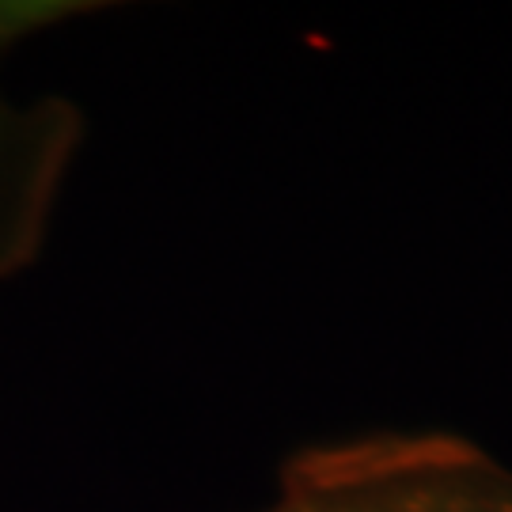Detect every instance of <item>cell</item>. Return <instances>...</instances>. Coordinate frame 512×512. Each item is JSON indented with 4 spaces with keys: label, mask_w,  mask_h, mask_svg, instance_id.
I'll list each match as a JSON object with an SVG mask.
<instances>
[{
    "label": "cell",
    "mask_w": 512,
    "mask_h": 512,
    "mask_svg": "<svg viewBox=\"0 0 512 512\" xmlns=\"http://www.w3.org/2000/svg\"><path fill=\"white\" fill-rule=\"evenodd\" d=\"M255 512H512V467L452 433H372L304 448Z\"/></svg>",
    "instance_id": "6da1fadb"
},
{
    "label": "cell",
    "mask_w": 512,
    "mask_h": 512,
    "mask_svg": "<svg viewBox=\"0 0 512 512\" xmlns=\"http://www.w3.org/2000/svg\"><path fill=\"white\" fill-rule=\"evenodd\" d=\"M57 4H0V50L57 19ZM80 145L69 103H12L0 95V277L19 274L42 251L57 194Z\"/></svg>",
    "instance_id": "7a4b0ae2"
}]
</instances>
